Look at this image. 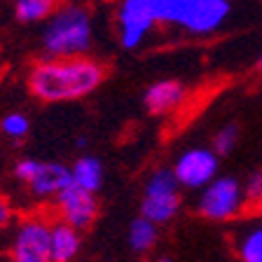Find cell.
<instances>
[{"mask_svg": "<svg viewBox=\"0 0 262 262\" xmlns=\"http://www.w3.org/2000/svg\"><path fill=\"white\" fill-rule=\"evenodd\" d=\"M105 75V66L87 54L63 59L47 56L28 68L26 87L42 103H71L96 92Z\"/></svg>", "mask_w": 262, "mask_h": 262, "instance_id": "7a4b0ae2", "label": "cell"}, {"mask_svg": "<svg viewBox=\"0 0 262 262\" xmlns=\"http://www.w3.org/2000/svg\"><path fill=\"white\" fill-rule=\"evenodd\" d=\"M229 0H120L115 21L124 49H138L155 26L211 35L229 16Z\"/></svg>", "mask_w": 262, "mask_h": 262, "instance_id": "6da1fadb", "label": "cell"}, {"mask_svg": "<svg viewBox=\"0 0 262 262\" xmlns=\"http://www.w3.org/2000/svg\"><path fill=\"white\" fill-rule=\"evenodd\" d=\"M54 215L63 223L73 225L77 229H87L98 215V199L96 192H89L84 187L68 183L59 194L52 199Z\"/></svg>", "mask_w": 262, "mask_h": 262, "instance_id": "ba28073f", "label": "cell"}, {"mask_svg": "<svg viewBox=\"0 0 262 262\" xmlns=\"http://www.w3.org/2000/svg\"><path fill=\"white\" fill-rule=\"evenodd\" d=\"M103 164L101 159L92 157V155H84V157L75 159V164L71 166V183L84 187L89 192H98L103 185Z\"/></svg>", "mask_w": 262, "mask_h": 262, "instance_id": "7c38bea8", "label": "cell"}, {"mask_svg": "<svg viewBox=\"0 0 262 262\" xmlns=\"http://www.w3.org/2000/svg\"><path fill=\"white\" fill-rule=\"evenodd\" d=\"M82 229L52 218V262H71L80 253L82 246Z\"/></svg>", "mask_w": 262, "mask_h": 262, "instance_id": "8fae6325", "label": "cell"}, {"mask_svg": "<svg viewBox=\"0 0 262 262\" xmlns=\"http://www.w3.org/2000/svg\"><path fill=\"white\" fill-rule=\"evenodd\" d=\"M14 178L28 187V194L33 199L52 202L71 183V166L61 162H40L26 157L14 164Z\"/></svg>", "mask_w": 262, "mask_h": 262, "instance_id": "5b68a950", "label": "cell"}, {"mask_svg": "<svg viewBox=\"0 0 262 262\" xmlns=\"http://www.w3.org/2000/svg\"><path fill=\"white\" fill-rule=\"evenodd\" d=\"M244 196H246V202H251V204L262 202V171H255V173H251L246 178Z\"/></svg>", "mask_w": 262, "mask_h": 262, "instance_id": "ac0fdd59", "label": "cell"}, {"mask_svg": "<svg viewBox=\"0 0 262 262\" xmlns=\"http://www.w3.org/2000/svg\"><path fill=\"white\" fill-rule=\"evenodd\" d=\"M173 176L180 187L202 190L218 176V152L213 147H190L176 159Z\"/></svg>", "mask_w": 262, "mask_h": 262, "instance_id": "9c48e42d", "label": "cell"}, {"mask_svg": "<svg viewBox=\"0 0 262 262\" xmlns=\"http://www.w3.org/2000/svg\"><path fill=\"white\" fill-rule=\"evenodd\" d=\"M234 248L241 262H262V220L241 229Z\"/></svg>", "mask_w": 262, "mask_h": 262, "instance_id": "5bb4252c", "label": "cell"}, {"mask_svg": "<svg viewBox=\"0 0 262 262\" xmlns=\"http://www.w3.org/2000/svg\"><path fill=\"white\" fill-rule=\"evenodd\" d=\"M246 196L244 187L232 176H215L206 187H202V194L196 199V213L213 223H227L241 213Z\"/></svg>", "mask_w": 262, "mask_h": 262, "instance_id": "52a82bcc", "label": "cell"}, {"mask_svg": "<svg viewBox=\"0 0 262 262\" xmlns=\"http://www.w3.org/2000/svg\"><path fill=\"white\" fill-rule=\"evenodd\" d=\"M255 71H257V73H262V54L257 56V61H255Z\"/></svg>", "mask_w": 262, "mask_h": 262, "instance_id": "ffe728a7", "label": "cell"}, {"mask_svg": "<svg viewBox=\"0 0 262 262\" xmlns=\"http://www.w3.org/2000/svg\"><path fill=\"white\" fill-rule=\"evenodd\" d=\"M59 10V0H14V16L19 24H40Z\"/></svg>", "mask_w": 262, "mask_h": 262, "instance_id": "9a60e30c", "label": "cell"}, {"mask_svg": "<svg viewBox=\"0 0 262 262\" xmlns=\"http://www.w3.org/2000/svg\"><path fill=\"white\" fill-rule=\"evenodd\" d=\"M14 223V206L3 192H0V229L10 227Z\"/></svg>", "mask_w": 262, "mask_h": 262, "instance_id": "d6986e66", "label": "cell"}, {"mask_svg": "<svg viewBox=\"0 0 262 262\" xmlns=\"http://www.w3.org/2000/svg\"><path fill=\"white\" fill-rule=\"evenodd\" d=\"M236 141H239V126L236 124H227L213 136V150L220 155H229L236 147Z\"/></svg>", "mask_w": 262, "mask_h": 262, "instance_id": "e0dca14e", "label": "cell"}, {"mask_svg": "<svg viewBox=\"0 0 262 262\" xmlns=\"http://www.w3.org/2000/svg\"><path fill=\"white\" fill-rule=\"evenodd\" d=\"M0 131L5 134L12 141H21V138L28 136L31 131V120H28L26 113H7L3 120H0Z\"/></svg>", "mask_w": 262, "mask_h": 262, "instance_id": "2e32d148", "label": "cell"}, {"mask_svg": "<svg viewBox=\"0 0 262 262\" xmlns=\"http://www.w3.org/2000/svg\"><path fill=\"white\" fill-rule=\"evenodd\" d=\"M187 96V89L178 80H159L152 82L143 94V105L150 115H166L176 110Z\"/></svg>", "mask_w": 262, "mask_h": 262, "instance_id": "30bf717a", "label": "cell"}, {"mask_svg": "<svg viewBox=\"0 0 262 262\" xmlns=\"http://www.w3.org/2000/svg\"><path fill=\"white\" fill-rule=\"evenodd\" d=\"M159 239V225L152 223L147 218H136L129 225V234H126V241H129V248L136 255H145L157 246Z\"/></svg>", "mask_w": 262, "mask_h": 262, "instance_id": "4fadbf2b", "label": "cell"}, {"mask_svg": "<svg viewBox=\"0 0 262 262\" xmlns=\"http://www.w3.org/2000/svg\"><path fill=\"white\" fill-rule=\"evenodd\" d=\"M7 262H52V218L28 213L12 227Z\"/></svg>", "mask_w": 262, "mask_h": 262, "instance_id": "277c9868", "label": "cell"}, {"mask_svg": "<svg viewBox=\"0 0 262 262\" xmlns=\"http://www.w3.org/2000/svg\"><path fill=\"white\" fill-rule=\"evenodd\" d=\"M180 211V185L173 169H157L145 183L141 196V215L157 225H166Z\"/></svg>", "mask_w": 262, "mask_h": 262, "instance_id": "8992f818", "label": "cell"}, {"mask_svg": "<svg viewBox=\"0 0 262 262\" xmlns=\"http://www.w3.org/2000/svg\"><path fill=\"white\" fill-rule=\"evenodd\" d=\"M260 204H262V202H260Z\"/></svg>", "mask_w": 262, "mask_h": 262, "instance_id": "7402d4cb", "label": "cell"}, {"mask_svg": "<svg viewBox=\"0 0 262 262\" xmlns=\"http://www.w3.org/2000/svg\"><path fill=\"white\" fill-rule=\"evenodd\" d=\"M155 262H173V260H169V257H159V260H155Z\"/></svg>", "mask_w": 262, "mask_h": 262, "instance_id": "44dd1931", "label": "cell"}, {"mask_svg": "<svg viewBox=\"0 0 262 262\" xmlns=\"http://www.w3.org/2000/svg\"><path fill=\"white\" fill-rule=\"evenodd\" d=\"M94 40V21L87 7L61 5L47 19L42 31L45 56H82L87 54Z\"/></svg>", "mask_w": 262, "mask_h": 262, "instance_id": "3957f363", "label": "cell"}]
</instances>
